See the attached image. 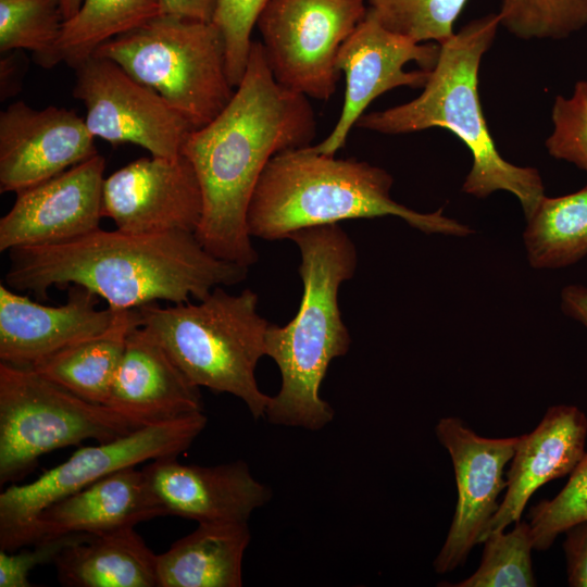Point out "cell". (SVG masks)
<instances>
[{
    "label": "cell",
    "mask_w": 587,
    "mask_h": 587,
    "mask_svg": "<svg viewBox=\"0 0 587 587\" xmlns=\"http://www.w3.org/2000/svg\"><path fill=\"white\" fill-rule=\"evenodd\" d=\"M248 523H202L157 554V587H240Z\"/></svg>",
    "instance_id": "7402d4cb"
},
{
    "label": "cell",
    "mask_w": 587,
    "mask_h": 587,
    "mask_svg": "<svg viewBox=\"0 0 587 587\" xmlns=\"http://www.w3.org/2000/svg\"><path fill=\"white\" fill-rule=\"evenodd\" d=\"M392 183L382 167L320 153L311 145L284 151L268 161L258 180L247 228L251 237L272 241L303 228L392 215L426 234L472 233L442 209L421 213L396 202Z\"/></svg>",
    "instance_id": "277c9868"
},
{
    "label": "cell",
    "mask_w": 587,
    "mask_h": 587,
    "mask_svg": "<svg viewBox=\"0 0 587 587\" xmlns=\"http://www.w3.org/2000/svg\"><path fill=\"white\" fill-rule=\"evenodd\" d=\"M161 14L212 22L216 0H158Z\"/></svg>",
    "instance_id": "d590c367"
},
{
    "label": "cell",
    "mask_w": 587,
    "mask_h": 587,
    "mask_svg": "<svg viewBox=\"0 0 587 587\" xmlns=\"http://www.w3.org/2000/svg\"><path fill=\"white\" fill-rule=\"evenodd\" d=\"M479 567L467 578L450 587H534L537 585L533 572L534 549L529 524L514 523L510 532L497 530L487 534Z\"/></svg>",
    "instance_id": "83f0119b"
},
{
    "label": "cell",
    "mask_w": 587,
    "mask_h": 587,
    "mask_svg": "<svg viewBox=\"0 0 587 587\" xmlns=\"http://www.w3.org/2000/svg\"><path fill=\"white\" fill-rule=\"evenodd\" d=\"M436 436L453 465L458 500L446 540L433 562L445 574L461 566L475 545L482 542L496 514L498 497L507 487L505 465L511 461L519 436L487 438L458 417H442Z\"/></svg>",
    "instance_id": "4fadbf2b"
},
{
    "label": "cell",
    "mask_w": 587,
    "mask_h": 587,
    "mask_svg": "<svg viewBox=\"0 0 587 587\" xmlns=\"http://www.w3.org/2000/svg\"><path fill=\"white\" fill-rule=\"evenodd\" d=\"M287 239L299 249L303 294L295 317L266 332L265 355L278 366L282 383L264 417L273 425L320 430L334 419L320 395L322 382L330 362L351 345L338 295L355 273L358 253L339 223L299 229Z\"/></svg>",
    "instance_id": "3957f363"
},
{
    "label": "cell",
    "mask_w": 587,
    "mask_h": 587,
    "mask_svg": "<svg viewBox=\"0 0 587 587\" xmlns=\"http://www.w3.org/2000/svg\"><path fill=\"white\" fill-rule=\"evenodd\" d=\"M99 297L79 285L67 286L58 307L45 305L0 284V360L34 367L55 352L104 332L115 310L98 309Z\"/></svg>",
    "instance_id": "ac0fdd59"
},
{
    "label": "cell",
    "mask_w": 587,
    "mask_h": 587,
    "mask_svg": "<svg viewBox=\"0 0 587 587\" xmlns=\"http://www.w3.org/2000/svg\"><path fill=\"white\" fill-rule=\"evenodd\" d=\"M440 51L438 43L415 42L386 29L371 14L341 45L336 60L346 92L335 127L314 150L335 155L371 102L396 87H424Z\"/></svg>",
    "instance_id": "7c38bea8"
},
{
    "label": "cell",
    "mask_w": 587,
    "mask_h": 587,
    "mask_svg": "<svg viewBox=\"0 0 587 587\" xmlns=\"http://www.w3.org/2000/svg\"><path fill=\"white\" fill-rule=\"evenodd\" d=\"M92 534L71 533L46 537L32 549L4 551L0 549V587H30V571L38 565L54 562L67 547L89 538Z\"/></svg>",
    "instance_id": "836d02e7"
},
{
    "label": "cell",
    "mask_w": 587,
    "mask_h": 587,
    "mask_svg": "<svg viewBox=\"0 0 587 587\" xmlns=\"http://www.w3.org/2000/svg\"><path fill=\"white\" fill-rule=\"evenodd\" d=\"M586 438L585 413L577 407L565 404L550 407L530 433L519 436L507 472L503 500L484 537L492 532L505 530L509 525L520 521L537 489L571 474L586 453Z\"/></svg>",
    "instance_id": "ffe728a7"
},
{
    "label": "cell",
    "mask_w": 587,
    "mask_h": 587,
    "mask_svg": "<svg viewBox=\"0 0 587 587\" xmlns=\"http://www.w3.org/2000/svg\"><path fill=\"white\" fill-rule=\"evenodd\" d=\"M61 0H0V51L28 50L45 68L61 63Z\"/></svg>",
    "instance_id": "4316f807"
},
{
    "label": "cell",
    "mask_w": 587,
    "mask_h": 587,
    "mask_svg": "<svg viewBox=\"0 0 587 587\" xmlns=\"http://www.w3.org/2000/svg\"><path fill=\"white\" fill-rule=\"evenodd\" d=\"M165 515L202 523H248L272 498L249 465L237 460L215 466L186 465L177 457L152 460L142 469Z\"/></svg>",
    "instance_id": "e0dca14e"
},
{
    "label": "cell",
    "mask_w": 587,
    "mask_h": 587,
    "mask_svg": "<svg viewBox=\"0 0 587 587\" xmlns=\"http://www.w3.org/2000/svg\"><path fill=\"white\" fill-rule=\"evenodd\" d=\"M102 214L123 232L195 233L202 214V193L192 164L183 153L128 163L104 178Z\"/></svg>",
    "instance_id": "5bb4252c"
},
{
    "label": "cell",
    "mask_w": 587,
    "mask_h": 587,
    "mask_svg": "<svg viewBox=\"0 0 587 587\" xmlns=\"http://www.w3.org/2000/svg\"><path fill=\"white\" fill-rule=\"evenodd\" d=\"M104 166L98 153L16 193L0 220V251L60 243L101 228Z\"/></svg>",
    "instance_id": "9a60e30c"
},
{
    "label": "cell",
    "mask_w": 587,
    "mask_h": 587,
    "mask_svg": "<svg viewBox=\"0 0 587 587\" xmlns=\"http://www.w3.org/2000/svg\"><path fill=\"white\" fill-rule=\"evenodd\" d=\"M562 311L587 327V287L570 285L561 294Z\"/></svg>",
    "instance_id": "74e56055"
},
{
    "label": "cell",
    "mask_w": 587,
    "mask_h": 587,
    "mask_svg": "<svg viewBox=\"0 0 587 587\" xmlns=\"http://www.w3.org/2000/svg\"><path fill=\"white\" fill-rule=\"evenodd\" d=\"M203 412L141 426L117 439L82 447L35 480L0 494V549L28 546L38 515L58 500L125 467L164 457H178L207 426Z\"/></svg>",
    "instance_id": "9c48e42d"
},
{
    "label": "cell",
    "mask_w": 587,
    "mask_h": 587,
    "mask_svg": "<svg viewBox=\"0 0 587 587\" xmlns=\"http://www.w3.org/2000/svg\"><path fill=\"white\" fill-rule=\"evenodd\" d=\"M267 0H216L212 23L225 46L226 73L236 88L243 76L251 48V33Z\"/></svg>",
    "instance_id": "d6a6232c"
},
{
    "label": "cell",
    "mask_w": 587,
    "mask_h": 587,
    "mask_svg": "<svg viewBox=\"0 0 587 587\" xmlns=\"http://www.w3.org/2000/svg\"><path fill=\"white\" fill-rule=\"evenodd\" d=\"M498 14L521 39H563L587 25V0H502Z\"/></svg>",
    "instance_id": "f546056e"
},
{
    "label": "cell",
    "mask_w": 587,
    "mask_h": 587,
    "mask_svg": "<svg viewBox=\"0 0 587 587\" xmlns=\"http://www.w3.org/2000/svg\"><path fill=\"white\" fill-rule=\"evenodd\" d=\"M17 55L18 50H13V53L2 57L0 60V93L2 101L18 92L26 65L23 63V58Z\"/></svg>",
    "instance_id": "8d00e7d4"
},
{
    "label": "cell",
    "mask_w": 587,
    "mask_h": 587,
    "mask_svg": "<svg viewBox=\"0 0 587 587\" xmlns=\"http://www.w3.org/2000/svg\"><path fill=\"white\" fill-rule=\"evenodd\" d=\"M529 264L560 268L587 254V185L557 198L544 197L523 235Z\"/></svg>",
    "instance_id": "d4e9b609"
},
{
    "label": "cell",
    "mask_w": 587,
    "mask_h": 587,
    "mask_svg": "<svg viewBox=\"0 0 587 587\" xmlns=\"http://www.w3.org/2000/svg\"><path fill=\"white\" fill-rule=\"evenodd\" d=\"M500 25L499 14H488L466 24L447 41L423 87L410 102L363 114L359 128L401 135L432 127L449 129L470 149L473 165L463 191L477 198L497 190L513 193L526 218L545 197L539 172L505 161L488 130L478 96V70Z\"/></svg>",
    "instance_id": "5b68a950"
},
{
    "label": "cell",
    "mask_w": 587,
    "mask_h": 587,
    "mask_svg": "<svg viewBox=\"0 0 587 587\" xmlns=\"http://www.w3.org/2000/svg\"><path fill=\"white\" fill-rule=\"evenodd\" d=\"M259 297L250 288L237 295L222 286L207 297L161 307L157 302L136 309L138 325L149 332L198 387L240 399L254 419L264 417L270 396L255 378L265 355L271 325L258 312Z\"/></svg>",
    "instance_id": "8992f818"
},
{
    "label": "cell",
    "mask_w": 587,
    "mask_h": 587,
    "mask_svg": "<svg viewBox=\"0 0 587 587\" xmlns=\"http://www.w3.org/2000/svg\"><path fill=\"white\" fill-rule=\"evenodd\" d=\"M584 522H587V453L555 497L530 509L528 524L534 549H549L559 535Z\"/></svg>",
    "instance_id": "4dcf8cb0"
},
{
    "label": "cell",
    "mask_w": 587,
    "mask_h": 587,
    "mask_svg": "<svg viewBox=\"0 0 587 587\" xmlns=\"http://www.w3.org/2000/svg\"><path fill=\"white\" fill-rule=\"evenodd\" d=\"M93 54L112 60L153 89L195 129L215 118L235 91L223 37L212 22L159 14Z\"/></svg>",
    "instance_id": "52a82bcc"
},
{
    "label": "cell",
    "mask_w": 587,
    "mask_h": 587,
    "mask_svg": "<svg viewBox=\"0 0 587 587\" xmlns=\"http://www.w3.org/2000/svg\"><path fill=\"white\" fill-rule=\"evenodd\" d=\"M96 154L95 137L72 110L16 101L0 113L1 193H18Z\"/></svg>",
    "instance_id": "2e32d148"
},
{
    "label": "cell",
    "mask_w": 587,
    "mask_h": 587,
    "mask_svg": "<svg viewBox=\"0 0 587 587\" xmlns=\"http://www.w3.org/2000/svg\"><path fill=\"white\" fill-rule=\"evenodd\" d=\"M105 405L141 425L172 421L203 408L200 387L138 324L126 337Z\"/></svg>",
    "instance_id": "d6986e66"
},
{
    "label": "cell",
    "mask_w": 587,
    "mask_h": 587,
    "mask_svg": "<svg viewBox=\"0 0 587 587\" xmlns=\"http://www.w3.org/2000/svg\"><path fill=\"white\" fill-rule=\"evenodd\" d=\"M565 534L563 549L569 585L587 587V522L569 528Z\"/></svg>",
    "instance_id": "e575fe53"
},
{
    "label": "cell",
    "mask_w": 587,
    "mask_h": 587,
    "mask_svg": "<svg viewBox=\"0 0 587 587\" xmlns=\"http://www.w3.org/2000/svg\"><path fill=\"white\" fill-rule=\"evenodd\" d=\"M316 133L308 97L278 84L262 43L252 41L240 84L222 112L193 129L182 153L202 193L195 236L213 257L250 267L259 260L247 228V211L268 161L311 145Z\"/></svg>",
    "instance_id": "6da1fadb"
},
{
    "label": "cell",
    "mask_w": 587,
    "mask_h": 587,
    "mask_svg": "<svg viewBox=\"0 0 587 587\" xmlns=\"http://www.w3.org/2000/svg\"><path fill=\"white\" fill-rule=\"evenodd\" d=\"M83 0H61L65 21L71 18L79 9Z\"/></svg>",
    "instance_id": "f35d334b"
},
{
    "label": "cell",
    "mask_w": 587,
    "mask_h": 587,
    "mask_svg": "<svg viewBox=\"0 0 587 587\" xmlns=\"http://www.w3.org/2000/svg\"><path fill=\"white\" fill-rule=\"evenodd\" d=\"M366 12L365 0H267L255 26L275 80L329 100L340 78L338 51Z\"/></svg>",
    "instance_id": "30bf717a"
},
{
    "label": "cell",
    "mask_w": 587,
    "mask_h": 587,
    "mask_svg": "<svg viewBox=\"0 0 587 587\" xmlns=\"http://www.w3.org/2000/svg\"><path fill=\"white\" fill-rule=\"evenodd\" d=\"M74 70L73 96L84 103V120L95 138L137 145L153 157L182 154L195 128L158 92L107 58L92 54Z\"/></svg>",
    "instance_id": "8fae6325"
},
{
    "label": "cell",
    "mask_w": 587,
    "mask_h": 587,
    "mask_svg": "<svg viewBox=\"0 0 587 587\" xmlns=\"http://www.w3.org/2000/svg\"><path fill=\"white\" fill-rule=\"evenodd\" d=\"M4 284L47 299L51 287L79 285L114 310L201 300L218 286L243 282L249 267L209 253L195 234H135L99 228L60 243L9 251Z\"/></svg>",
    "instance_id": "7a4b0ae2"
},
{
    "label": "cell",
    "mask_w": 587,
    "mask_h": 587,
    "mask_svg": "<svg viewBox=\"0 0 587 587\" xmlns=\"http://www.w3.org/2000/svg\"><path fill=\"white\" fill-rule=\"evenodd\" d=\"M141 425L89 402L32 367L0 363V484L23 477L43 454L92 439L107 442Z\"/></svg>",
    "instance_id": "ba28073f"
},
{
    "label": "cell",
    "mask_w": 587,
    "mask_h": 587,
    "mask_svg": "<svg viewBox=\"0 0 587 587\" xmlns=\"http://www.w3.org/2000/svg\"><path fill=\"white\" fill-rule=\"evenodd\" d=\"M165 515L142 470L116 471L46 508L36 519L28 546L71 533L102 534Z\"/></svg>",
    "instance_id": "44dd1931"
},
{
    "label": "cell",
    "mask_w": 587,
    "mask_h": 587,
    "mask_svg": "<svg viewBox=\"0 0 587 587\" xmlns=\"http://www.w3.org/2000/svg\"><path fill=\"white\" fill-rule=\"evenodd\" d=\"M136 324V309L115 310L104 332L55 352L32 369L87 401L105 405L126 337Z\"/></svg>",
    "instance_id": "cb8c5ba5"
},
{
    "label": "cell",
    "mask_w": 587,
    "mask_h": 587,
    "mask_svg": "<svg viewBox=\"0 0 587 587\" xmlns=\"http://www.w3.org/2000/svg\"><path fill=\"white\" fill-rule=\"evenodd\" d=\"M161 14L158 0H83L63 24L58 53L75 68L104 42Z\"/></svg>",
    "instance_id": "484cf974"
},
{
    "label": "cell",
    "mask_w": 587,
    "mask_h": 587,
    "mask_svg": "<svg viewBox=\"0 0 587 587\" xmlns=\"http://www.w3.org/2000/svg\"><path fill=\"white\" fill-rule=\"evenodd\" d=\"M466 0H367V13L386 29L415 42L444 43Z\"/></svg>",
    "instance_id": "f1b7e54d"
},
{
    "label": "cell",
    "mask_w": 587,
    "mask_h": 587,
    "mask_svg": "<svg viewBox=\"0 0 587 587\" xmlns=\"http://www.w3.org/2000/svg\"><path fill=\"white\" fill-rule=\"evenodd\" d=\"M553 130L546 140L550 155L587 172V82L575 84L573 93L558 96L552 108Z\"/></svg>",
    "instance_id": "1f68e13d"
},
{
    "label": "cell",
    "mask_w": 587,
    "mask_h": 587,
    "mask_svg": "<svg viewBox=\"0 0 587 587\" xmlns=\"http://www.w3.org/2000/svg\"><path fill=\"white\" fill-rule=\"evenodd\" d=\"M67 587H155L157 554L126 527L91 535L65 548L53 562Z\"/></svg>",
    "instance_id": "603a6c76"
}]
</instances>
